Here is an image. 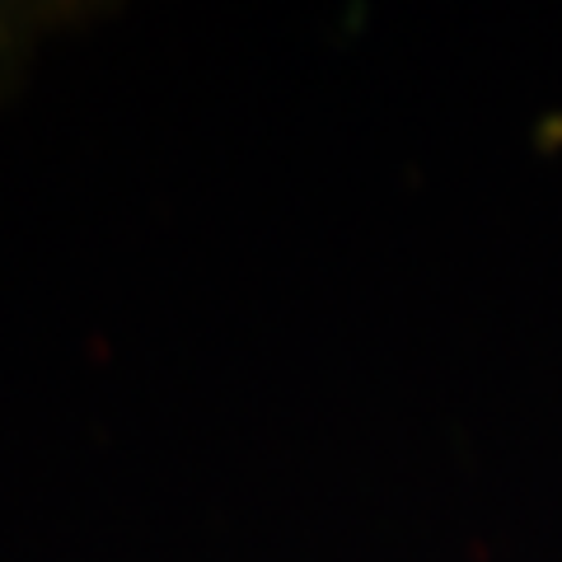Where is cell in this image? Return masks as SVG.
Segmentation results:
<instances>
[{
  "instance_id": "obj_1",
  "label": "cell",
  "mask_w": 562,
  "mask_h": 562,
  "mask_svg": "<svg viewBox=\"0 0 562 562\" xmlns=\"http://www.w3.org/2000/svg\"><path fill=\"white\" fill-rule=\"evenodd\" d=\"M57 24H61L57 5H14V0H0V99L24 80L29 61L38 57L43 38Z\"/></svg>"
}]
</instances>
